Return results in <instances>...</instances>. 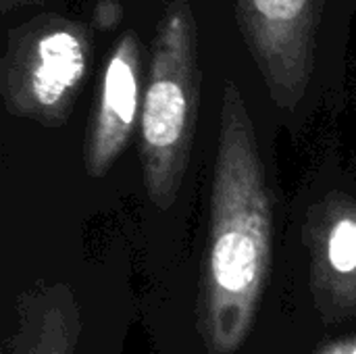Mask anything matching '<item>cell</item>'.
Instances as JSON below:
<instances>
[{
	"mask_svg": "<svg viewBox=\"0 0 356 354\" xmlns=\"http://www.w3.org/2000/svg\"><path fill=\"white\" fill-rule=\"evenodd\" d=\"M81 332L79 313L65 290L27 298L10 354H73Z\"/></svg>",
	"mask_w": 356,
	"mask_h": 354,
	"instance_id": "obj_7",
	"label": "cell"
},
{
	"mask_svg": "<svg viewBox=\"0 0 356 354\" xmlns=\"http://www.w3.org/2000/svg\"><path fill=\"white\" fill-rule=\"evenodd\" d=\"M88 29L58 15H42L8 33L0 92L13 117L44 127L63 125L90 67Z\"/></svg>",
	"mask_w": 356,
	"mask_h": 354,
	"instance_id": "obj_3",
	"label": "cell"
},
{
	"mask_svg": "<svg viewBox=\"0 0 356 354\" xmlns=\"http://www.w3.org/2000/svg\"><path fill=\"white\" fill-rule=\"evenodd\" d=\"M200 100L196 23L173 0L156 25L140 115V159L150 202L171 209L188 171Z\"/></svg>",
	"mask_w": 356,
	"mask_h": 354,
	"instance_id": "obj_2",
	"label": "cell"
},
{
	"mask_svg": "<svg viewBox=\"0 0 356 354\" xmlns=\"http://www.w3.org/2000/svg\"><path fill=\"white\" fill-rule=\"evenodd\" d=\"M323 0H236L244 42L282 108H294L313 77Z\"/></svg>",
	"mask_w": 356,
	"mask_h": 354,
	"instance_id": "obj_4",
	"label": "cell"
},
{
	"mask_svg": "<svg viewBox=\"0 0 356 354\" xmlns=\"http://www.w3.org/2000/svg\"><path fill=\"white\" fill-rule=\"evenodd\" d=\"M311 265L315 309L325 323L356 315V198L330 192L317 200L302 225Z\"/></svg>",
	"mask_w": 356,
	"mask_h": 354,
	"instance_id": "obj_5",
	"label": "cell"
},
{
	"mask_svg": "<svg viewBox=\"0 0 356 354\" xmlns=\"http://www.w3.org/2000/svg\"><path fill=\"white\" fill-rule=\"evenodd\" d=\"M321 354H356V336L342 340L338 344H332L330 348H325Z\"/></svg>",
	"mask_w": 356,
	"mask_h": 354,
	"instance_id": "obj_9",
	"label": "cell"
},
{
	"mask_svg": "<svg viewBox=\"0 0 356 354\" xmlns=\"http://www.w3.org/2000/svg\"><path fill=\"white\" fill-rule=\"evenodd\" d=\"M142 44L125 31L111 48L90 119L83 165L90 177H104L121 156L142 115Z\"/></svg>",
	"mask_w": 356,
	"mask_h": 354,
	"instance_id": "obj_6",
	"label": "cell"
},
{
	"mask_svg": "<svg viewBox=\"0 0 356 354\" xmlns=\"http://www.w3.org/2000/svg\"><path fill=\"white\" fill-rule=\"evenodd\" d=\"M121 21V6L115 0H100L94 10V25L98 29H113Z\"/></svg>",
	"mask_w": 356,
	"mask_h": 354,
	"instance_id": "obj_8",
	"label": "cell"
},
{
	"mask_svg": "<svg viewBox=\"0 0 356 354\" xmlns=\"http://www.w3.org/2000/svg\"><path fill=\"white\" fill-rule=\"evenodd\" d=\"M271 223L254 125L238 86L225 81L198 294V332L209 354H236L250 336L271 271Z\"/></svg>",
	"mask_w": 356,
	"mask_h": 354,
	"instance_id": "obj_1",
	"label": "cell"
}]
</instances>
